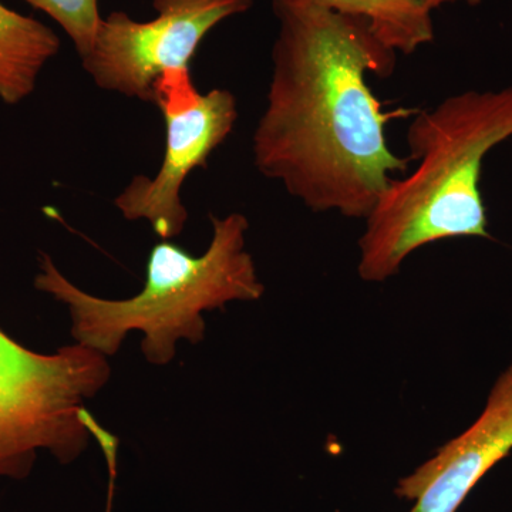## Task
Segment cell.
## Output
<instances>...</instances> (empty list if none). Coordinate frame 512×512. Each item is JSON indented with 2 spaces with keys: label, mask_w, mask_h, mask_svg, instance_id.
Returning <instances> with one entry per match:
<instances>
[{
  "label": "cell",
  "mask_w": 512,
  "mask_h": 512,
  "mask_svg": "<svg viewBox=\"0 0 512 512\" xmlns=\"http://www.w3.org/2000/svg\"><path fill=\"white\" fill-rule=\"evenodd\" d=\"M278 20L264 113L252 137L256 170L313 212L366 220L410 160L390 150L369 74L392 76L396 53L363 19L313 0H271Z\"/></svg>",
  "instance_id": "6da1fadb"
},
{
  "label": "cell",
  "mask_w": 512,
  "mask_h": 512,
  "mask_svg": "<svg viewBox=\"0 0 512 512\" xmlns=\"http://www.w3.org/2000/svg\"><path fill=\"white\" fill-rule=\"evenodd\" d=\"M512 137V86L466 90L407 128L413 170L393 178L359 239L360 278L384 282L414 251L444 239H491L481 194L485 157Z\"/></svg>",
  "instance_id": "7a4b0ae2"
},
{
  "label": "cell",
  "mask_w": 512,
  "mask_h": 512,
  "mask_svg": "<svg viewBox=\"0 0 512 512\" xmlns=\"http://www.w3.org/2000/svg\"><path fill=\"white\" fill-rule=\"evenodd\" d=\"M210 220V247L200 256L188 254L171 239L154 245L143 289L131 298L111 301L84 292L45 252H40L33 285L67 306L74 343L114 356L128 333L137 330L144 335L141 350L147 362L168 365L180 340L192 345L204 340L207 325L202 313L264 296V284L247 251V217L234 212L224 218L211 215Z\"/></svg>",
  "instance_id": "3957f363"
},
{
  "label": "cell",
  "mask_w": 512,
  "mask_h": 512,
  "mask_svg": "<svg viewBox=\"0 0 512 512\" xmlns=\"http://www.w3.org/2000/svg\"><path fill=\"white\" fill-rule=\"evenodd\" d=\"M107 356L74 343L33 352L0 329V480H26L39 451L73 463L89 446L87 400L109 383Z\"/></svg>",
  "instance_id": "277c9868"
},
{
  "label": "cell",
  "mask_w": 512,
  "mask_h": 512,
  "mask_svg": "<svg viewBox=\"0 0 512 512\" xmlns=\"http://www.w3.org/2000/svg\"><path fill=\"white\" fill-rule=\"evenodd\" d=\"M153 104L165 121V151L156 177L137 175L114 200L128 221H148L160 239L177 238L188 220L181 190L195 168L224 143L238 120L234 94L212 89L202 94L190 69L164 72L153 87Z\"/></svg>",
  "instance_id": "5b68a950"
},
{
  "label": "cell",
  "mask_w": 512,
  "mask_h": 512,
  "mask_svg": "<svg viewBox=\"0 0 512 512\" xmlns=\"http://www.w3.org/2000/svg\"><path fill=\"white\" fill-rule=\"evenodd\" d=\"M157 16L138 22L124 12L101 18L83 69L107 92L153 103L158 77L190 69L202 40L221 22L242 15L254 0H153Z\"/></svg>",
  "instance_id": "8992f818"
},
{
  "label": "cell",
  "mask_w": 512,
  "mask_h": 512,
  "mask_svg": "<svg viewBox=\"0 0 512 512\" xmlns=\"http://www.w3.org/2000/svg\"><path fill=\"white\" fill-rule=\"evenodd\" d=\"M512 451V362L497 377L483 412L463 433L397 483L410 512H457L474 487Z\"/></svg>",
  "instance_id": "52a82bcc"
},
{
  "label": "cell",
  "mask_w": 512,
  "mask_h": 512,
  "mask_svg": "<svg viewBox=\"0 0 512 512\" xmlns=\"http://www.w3.org/2000/svg\"><path fill=\"white\" fill-rule=\"evenodd\" d=\"M59 50V36L49 26L0 3V100L13 106L28 99Z\"/></svg>",
  "instance_id": "ba28073f"
},
{
  "label": "cell",
  "mask_w": 512,
  "mask_h": 512,
  "mask_svg": "<svg viewBox=\"0 0 512 512\" xmlns=\"http://www.w3.org/2000/svg\"><path fill=\"white\" fill-rule=\"evenodd\" d=\"M340 15L365 20L387 49L413 55L434 40L433 10L424 0H313Z\"/></svg>",
  "instance_id": "9c48e42d"
},
{
  "label": "cell",
  "mask_w": 512,
  "mask_h": 512,
  "mask_svg": "<svg viewBox=\"0 0 512 512\" xmlns=\"http://www.w3.org/2000/svg\"><path fill=\"white\" fill-rule=\"evenodd\" d=\"M59 23L72 39L80 59L92 49L101 22L99 0H25Z\"/></svg>",
  "instance_id": "30bf717a"
},
{
  "label": "cell",
  "mask_w": 512,
  "mask_h": 512,
  "mask_svg": "<svg viewBox=\"0 0 512 512\" xmlns=\"http://www.w3.org/2000/svg\"><path fill=\"white\" fill-rule=\"evenodd\" d=\"M457 2H463L467 3V5L470 6H477L480 5L483 0H424V3H426L427 8L430 10H436L441 8L443 5H448V3H457Z\"/></svg>",
  "instance_id": "8fae6325"
}]
</instances>
